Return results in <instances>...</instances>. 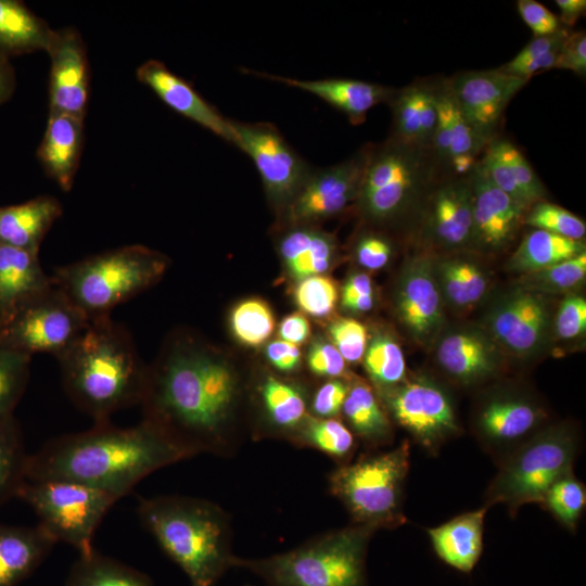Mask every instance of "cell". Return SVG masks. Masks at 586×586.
Listing matches in <instances>:
<instances>
[{"label": "cell", "instance_id": "cell-54", "mask_svg": "<svg viewBox=\"0 0 586 586\" xmlns=\"http://www.w3.org/2000/svg\"><path fill=\"white\" fill-rule=\"evenodd\" d=\"M374 290L371 278L365 272H354L342 288L343 308L354 314L370 311L374 305Z\"/></svg>", "mask_w": 586, "mask_h": 586}, {"label": "cell", "instance_id": "cell-57", "mask_svg": "<svg viewBox=\"0 0 586 586\" xmlns=\"http://www.w3.org/2000/svg\"><path fill=\"white\" fill-rule=\"evenodd\" d=\"M569 34V30L562 27L551 35L535 37L509 62L518 64L540 59L553 50L561 48Z\"/></svg>", "mask_w": 586, "mask_h": 586}, {"label": "cell", "instance_id": "cell-59", "mask_svg": "<svg viewBox=\"0 0 586 586\" xmlns=\"http://www.w3.org/2000/svg\"><path fill=\"white\" fill-rule=\"evenodd\" d=\"M280 340L301 345L310 335V323L302 313H293L282 319L278 330Z\"/></svg>", "mask_w": 586, "mask_h": 586}, {"label": "cell", "instance_id": "cell-41", "mask_svg": "<svg viewBox=\"0 0 586 586\" xmlns=\"http://www.w3.org/2000/svg\"><path fill=\"white\" fill-rule=\"evenodd\" d=\"M365 369L377 390L392 387L407 377L403 349L391 332L377 329L364 355Z\"/></svg>", "mask_w": 586, "mask_h": 586}, {"label": "cell", "instance_id": "cell-38", "mask_svg": "<svg viewBox=\"0 0 586 586\" xmlns=\"http://www.w3.org/2000/svg\"><path fill=\"white\" fill-rule=\"evenodd\" d=\"M583 252H586L584 241L533 229L524 235L509 258L507 269L525 275L568 260Z\"/></svg>", "mask_w": 586, "mask_h": 586}, {"label": "cell", "instance_id": "cell-44", "mask_svg": "<svg viewBox=\"0 0 586 586\" xmlns=\"http://www.w3.org/2000/svg\"><path fill=\"white\" fill-rule=\"evenodd\" d=\"M231 329L240 343L252 347L259 346L273 332V313L263 300H245L232 310Z\"/></svg>", "mask_w": 586, "mask_h": 586}, {"label": "cell", "instance_id": "cell-15", "mask_svg": "<svg viewBox=\"0 0 586 586\" xmlns=\"http://www.w3.org/2000/svg\"><path fill=\"white\" fill-rule=\"evenodd\" d=\"M546 419V409L528 393L500 387L477 403L473 429L485 449L501 461L543 429Z\"/></svg>", "mask_w": 586, "mask_h": 586}, {"label": "cell", "instance_id": "cell-53", "mask_svg": "<svg viewBox=\"0 0 586 586\" xmlns=\"http://www.w3.org/2000/svg\"><path fill=\"white\" fill-rule=\"evenodd\" d=\"M351 379H330L321 384L309 402V415L317 418H336L348 393Z\"/></svg>", "mask_w": 586, "mask_h": 586}, {"label": "cell", "instance_id": "cell-24", "mask_svg": "<svg viewBox=\"0 0 586 586\" xmlns=\"http://www.w3.org/2000/svg\"><path fill=\"white\" fill-rule=\"evenodd\" d=\"M244 72L311 93L345 114L353 125L362 124L367 113L380 103H387L395 91L383 85L349 78L305 80L250 69Z\"/></svg>", "mask_w": 586, "mask_h": 586}, {"label": "cell", "instance_id": "cell-35", "mask_svg": "<svg viewBox=\"0 0 586 586\" xmlns=\"http://www.w3.org/2000/svg\"><path fill=\"white\" fill-rule=\"evenodd\" d=\"M56 543L38 524L0 523V586H17L46 559Z\"/></svg>", "mask_w": 586, "mask_h": 586}, {"label": "cell", "instance_id": "cell-30", "mask_svg": "<svg viewBox=\"0 0 586 586\" xmlns=\"http://www.w3.org/2000/svg\"><path fill=\"white\" fill-rule=\"evenodd\" d=\"M52 284L39 252L0 245V322Z\"/></svg>", "mask_w": 586, "mask_h": 586}, {"label": "cell", "instance_id": "cell-13", "mask_svg": "<svg viewBox=\"0 0 586 586\" xmlns=\"http://www.w3.org/2000/svg\"><path fill=\"white\" fill-rule=\"evenodd\" d=\"M230 125L232 145L253 161L270 206L282 218L314 168L275 125L232 119Z\"/></svg>", "mask_w": 586, "mask_h": 586}, {"label": "cell", "instance_id": "cell-46", "mask_svg": "<svg viewBox=\"0 0 586 586\" xmlns=\"http://www.w3.org/2000/svg\"><path fill=\"white\" fill-rule=\"evenodd\" d=\"M31 356L0 346V417L13 415L29 380Z\"/></svg>", "mask_w": 586, "mask_h": 586}, {"label": "cell", "instance_id": "cell-26", "mask_svg": "<svg viewBox=\"0 0 586 586\" xmlns=\"http://www.w3.org/2000/svg\"><path fill=\"white\" fill-rule=\"evenodd\" d=\"M84 119L49 113L46 130L37 149L46 175L64 192L73 188L84 149Z\"/></svg>", "mask_w": 586, "mask_h": 586}, {"label": "cell", "instance_id": "cell-7", "mask_svg": "<svg viewBox=\"0 0 586 586\" xmlns=\"http://www.w3.org/2000/svg\"><path fill=\"white\" fill-rule=\"evenodd\" d=\"M168 258L144 245H126L58 267L53 282L89 318L113 308L157 282Z\"/></svg>", "mask_w": 586, "mask_h": 586}, {"label": "cell", "instance_id": "cell-6", "mask_svg": "<svg viewBox=\"0 0 586 586\" xmlns=\"http://www.w3.org/2000/svg\"><path fill=\"white\" fill-rule=\"evenodd\" d=\"M374 532L351 524L285 552L255 559L235 556L233 568L252 572L268 586H366V557Z\"/></svg>", "mask_w": 586, "mask_h": 586}, {"label": "cell", "instance_id": "cell-14", "mask_svg": "<svg viewBox=\"0 0 586 586\" xmlns=\"http://www.w3.org/2000/svg\"><path fill=\"white\" fill-rule=\"evenodd\" d=\"M552 297L513 285L489 305L482 327L504 354L518 359L538 357L552 340Z\"/></svg>", "mask_w": 586, "mask_h": 586}, {"label": "cell", "instance_id": "cell-9", "mask_svg": "<svg viewBox=\"0 0 586 586\" xmlns=\"http://www.w3.org/2000/svg\"><path fill=\"white\" fill-rule=\"evenodd\" d=\"M577 435L571 424H548L501 460L485 493V506L504 504L511 514L542 504L550 486L573 472Z\"/></svg>", "mask_w": 586, "mask_h": 586}, {"label": "cell", "instance_id": "cell-43", "mask_svg": "<svg viewBox=\"0 0 586 586\" xmlns=\"http://www.w3.org/2000/svg\"><path fill=\"white\" fill-rule=\"evenodd\" d=\"M586 277V252L534 272L521 275L515 285L553 296L573 293Z\"/></svg>", "mask_w": 586, "mask_h": 586}, {"label": "cell", "instance_id": "cell-51", "mask_svg": "<svg viewBox=\"0 0 586 586\" xmlns=\"http://www.w3.org/2000/svg\"><path fill=\"white\" fill-rule=\"evenodd\" d=\"M394 252L391 240L381 232L367 230L358 235L354 245L357 263L368 270H379L388 264Z\"/></svg>", "mask_w": 586, "mask_h": 586}, {"label": "cell", "instance_id": "cell-10", "mask_svg": "<svg viewBox=\"0 0 586 586\" xmlns=\"http://www.w3.org/2000/svg\"><path fill=\"white\" fill-rule=\"evenodd\" d=\"M16 497L38 518L55 543L74 547L79 556L94 550V533L118 498L103 491L63 480H25Z\"/></svg>", "mask_w": 586, "mask_h": 586}, {"label": "cell", "instance_id": "cell-21", "mask_svg": "<svg viewBox=\"0 0 586 586\" xmlns=\"http://www.w3.org/2000/svg\"><path fill=\"white\" fill-rule=\"evenodd\" d=\"M50 56L49 113L85 118L90 91V71L85 41L73 27L54 29L46 50Z\"/></svg>", "mask_w": 586, "mask_h": 586}, {"label": "cell", "instance_id": "cell-52", "mask_svg": "<svg viewBox=\"0 0 586 586\" xmlns=\"http://www.w3.org/2000/svg\"><path fill=\"white\" fill-rule=\"evenodd\" d=\"M309 370L318 375L329 379H351L346 361L335 346L326 340H316L307 354Z\"/></svg>", "mask_w": 586, "mask_h": 586}, {"label": "cell", "instance_id": "cell-40", "mask_svg": "<svg viewBox=\"0 0 586 586\" xmlns=\"http://www.w3.org/2000/svg\"><path fill=\"white\" fill-rule=\"evenodd\" d=\"M65 586H153V583L146 574L94 549L79 556Z\"/></svg>", "mask_w": 586, "mask_h": 586}, {"label": "cell", "instance_id": "cell-55", "mask_svg": "<svg viewBox=\"0 0 586 586\" xmlns=\"http://www.w3.org/2000/svg\"><path fill=\"white\" fill-rule=\"evenodd\" d=\"M519 14L533 31L534 37L551 35L562 28L558 17L542 3L534 0H519Z\"/></svg>", "mask_w": 586, "mask_h": 586}, {"label": "cell", "instance_id": "cell-47", "mask_svg": "<svg viewBox=\"0 0 586 586\" xmlns=\"http://www.w3.org/2000/svg\"><path fill=\"white\" fill-rule=\"evenodd\" d=\"M523 225L576 241H583L586 234L584 220L547 200L539 201L527 209Z\"/></svg>", "mask_w": 586, "mask_h": 586}, {"label": "cell", "instance_id": "cell-3", "mask_svg": "<svg viewBox=\"0 0 586 586\" xmlns=\"http://www.w3.org/2000/svg\"><path fill=\"white\" fill-rule=\"evenodd\" d=\"M55 358L66 394L94 423L107 422L115 411L140 405L148 367L126 328L111 316L90 320Z\"/></svg>", "mask_w": 586, "mask_h": 586}, {"label": "cell", "instance_id": "cell-49", "mask_svg": "<svg viewBox=\"0 0 586 586\" xmlns=\"http://www.w3.org/2000/svg\"><path fill=\"white\" fill-rule=\"evenodd\" d=\"M586 301L576 293L566 294L555 310L552 339L571 342L585 335Z\"/></svg>", "mask_w": 586, "mask_h": 586}, {"label": "cell", "instance_id": "cell-61", "mask_svg": "<svg viewBox=\"0 0 586 586\" xmlns=\"http://www.w3.org/2000/svg\"><path fill=\"white\" fill-rule=\"evenodd\" d=\"M15 89V73L10 59L0 55V105L11 98Z\"/></svg>", "mask_w": 586, "mask_h": 586}, {"label": "cell", "instance_id": "cell-58", "mask_svg": "<svg viewBox=\"0 0 586 586\" xmlns=\"http://www.w3.org/2000/svg\"><path fill=\"white\" fill-rule=\"evenodd\" d=\"M269 364L280 372L292 373L301 365V349L297 345L283 340H276L266 347Z\"/></svg>", "mask_w": 586, "mask_h": 586}, {"label": "cell", "instance_id": "cell-17", "mask_svg": "<svg viewBox=\"0 0 586 586\" xmlns=\"http://www.w3.org/2000/svg\"><path fill=\"white\" fill-rule=\"evenodd\" d=\"M434 254L410 256L396 280L393 305L397 320L418 345L435 343L445 323V304L435 278Z\"/></svg>", "mask_w": 586, "mask_h": 586}, {"label": "cell", "instance_id": "cell-23", "mask_svg": "<svg viewBox=\"0 0 586 586\" xmlns=\"http://www.w3.org/2000/svg\"><path fill=\"white\" fill-rule=\"evenodd\" d=\"M136 77L169 109L232 144L230 119L163 62L153 59L145 61L137 68Z\"/></svg>", "mask_w": 586, "mask_h": 586}, {"label": "cell", "instance_id": "cell-34", "mask_svg": "<svg viewBox=\"0 0 586 586\" xmlns=\"http://www.w3.org/2000/svg\"><path fill=\"white\" fill-rule=\"evenodd\" d=\"M285 227L278 250L290 276L302 280L327 272L336 258L335 238L316 226Z\"/></svg>", "mask_w": 586, "mask_h": 586}, {"label": "cell", "instance_id": "cell-32", "mask_svg": "<svg viewBox=\"0 0 586 586\" xmlns=\"http://www.w3.org/2000/svg\"><path fill=\"white\" fill-rule=\"evenodd\" d=\"M62 214L60 201L51 195L0 206V245L39 252L46 234Z\"/></svg>", "mask_w": 586, "mask_h": 586}, {"label": "cell", "instance_id": "cell-20", "mask_svg": "<svg viewBox=\"0 0 586 586\" xmlns=\"http://www.w3.org/2000/svg\"><path fill=\"white\" fill-rule=\"evenodd\" d=\"M434 344L438 367L458 385L483 384L504 368V352L482 326L449 328L441 332Z\"/></svg>", "mask_w": 586, "mask_h": 586}, {"label": "cell", "instance_id": "cell-56", "mask_svg": "<svg viewBox=\"0 0 586 586\" xmlns=\"http://www.w3.org/2000/svg\"><path fill=\"white\" fill-rule=\"evenodd\" d=\"M558 69H568L577 75L586 74V34L576 31L569 34L563 42L556 66Z\"/></svg>", "mask_w": 586, "mask_h": 586}, {"label": "cell", "instance_id": "cell-37", "mask_svg": "<svg viewBox=\"0 0 586 586\" xmlns=\"http://www.w3.org/2000/svg\"><path fill=\"white\" fill-rule=\"evenodd\" d=\"M54 29L17 0H0V55L46 51Z\"/></svg>", "mask_w": 586, "mask_h": 586}, {"label": "cell", "instance_id": "cell-11", "mask_svg": "<svg viewBox=\"0 0 586 586\" xmlns=\"http://www.w3.org/2000/svg\"><path fill=\"white\" fill-rule=\"evenodd\" d=\"M89 318L53 282L0 322V346L27 355L65 351L89 324Z\"/></svg>", "mask_w": 586, "mask_h": 586}, {"label": "cell", "instance_id": "cell-2", "mask_svg": "<svg viewBox=\"0 0 586 586\" xmlns=\"http://www.w3.org/2000/svg\"><path fill=\"white\" fill-rule=\"evenodd\" d=\"M189 458L143 420L130 428L99 422L55 437L29 455L25 480L76 482L120 499L149 474Z\"/></svg>", "mask_w": 586, "mask_h": 586}, {"label": "cell", "instance_id": "cell-18", "mask_svg": "<svg viewBox=\"0 0 586 586\" xmlns=\"http://www.w3.org/2000/svg\"><path fill=\"white\" fill-rule=\"evenodd\" d=\"M472 191L469 177L449 176L431 191L419 220L426 249L446 253L470 251Z\"/></svg>", "mask_w": 586, "mask_h": 586}, {"label": "cell", "instance_id": "cell-4", "mask_svg": "<svg viewBox=\"0 0 586 586\" xmlns=\"http://www.w3.org/2000/svg\"><path fill=\"white\" fill-rule=\"evenodd\" d=\"M139 518L163 551L183 571L190 586H214L233 568L229 514L195 497L141 498Z\"/></svg>", "mask_w": 586, "mask_h": 586}, {"label": "cell", "instance_id": "cell-33", "mask_svg": "<svg viewBox=\"0 0 586 586\" xmlns=\"http://www.w3.org/2000/svg\"><path fill=\"white\" fill-rule=\"evenodd\" d=\"M488 507L459 514L449 521L428 528L433 549L449 566L469 573L477 563L483 549L484 519Z\"/></svg>", "mask_w": 586, "mask_h": 586}, {"label": "cell", "instance_id": "cell-8", "mask_svg": "<svg viewBox=\"0 0 586 586\" xmlns=\"http://www.w3.org/2000/svg\"><path fill=\"white\" fill-rule=\"evenodd\" d=\"M409 464L410 445L404 441L337 464L328 475V489L343 504L352 524L396 528L407 521L403 501Z\"/></svg>", "mask_w": 586, "mask_h": 586}, {"label": "cell", "instance_id": "cell-45", "mask_svg": "<svg viewBox=\"0 0 586 586\" xmlns=\"http://www.w3.org/2000/svg\"><path fill=\"white\" fill-rule=\"evenodd\" d=\"M542 505L568 530L574 531L586 505L585 485L573 472L557 480L546 493Z\"/></svg>", "mask_w": 586, "mask_h": 586}, {"label": "cell", "instance_id": "cell-5", "mask_svg": "<svg viewBox=\"0 0 586 586\" xmlns=\"http://www.w3.org/2000/svg\"><path fill=\"white\" fill-rule=\"evenodd\" d=\"M442 170L432 150L387 138L370 144L355 207L369 226L391 228L422 215Z\"/></svg>", "mask_w": 586, "mask_h": 586}, {"label": "cell", "instance_id": "cell-39", "mask_svg": "<svg viewBox=\"0 0 586 586\" xmlns=\"http://www.w3.org/2000/svg\"><path fill=\"white\" fill-rule=\"evenodd\" d=\"M298 447L316 449L337 464L352 460L357 449V438L337 418L308 416L289 441Z\"/></svg>", "mask_w": 586, "mask_h": 586}, {"label": "cell", "instance_id": "cell-31", "mask_svg": "<svg viewBox=\"0 0 586 586\" xmlns=\"http://www.w3.org/2000/svg\"><path fill=\"white\" fill-rule=\"evenodd\" d=\"M433 267L445 307L457 313L471 310L489 290L491 273L474 257L460 252L434 255Z\"/></svg>", "mask_w": 586, "mask_h": 586}, {"label": "cell", "instance_id": "cell-25", "mask_svg": "<svg viewBox=\"0 0 586 586\" xmlns=\"http://www.w3.org/2000/svg\"><path fill=\"white\" fill-rule=\"evenodd\" d=\"M259 407V428L255 438L279 437L290 441L309 416V400L305 388L284 379L268 374L256 386Z\"/></svg>", "mask_w": 586, "mask_h": 586}, {"label": "cell", "instance_id": "cell-19", "mask_svg": "<svg viewBox=\"0 0 586 586\" xmlns=\"http://www.w3.org/2000/svg\"><path fill=\"white\" fill-rule=\"evenodd\" d=\"M468 177L473 219L470 251L500 254L515 240L527 208L496 187L479 161Z\"/></svg>", "mask_w": 586, "mask_h": 586}, {"label": "cell", "instance_id": "cell-22", "mask_svg": "<svg viewBox=\"0 0 586 586\" xmlns=\"http://www.w3.org/2000/svg\"><path fill=\"white\" fill-rule=\"evenodd\" d=\"M528 80L498 68L469 71L448 80L457 105L468 122L489 139L510 100Z\"/></svg>", "mask_w": 586, "mask_h": 586}, {"label": "cell", "instance_id": "cell-50", "mask_svg": "<svg viewBox=\"0 0 586 586\" xmlns=\"http://www.w3.org/2000/svg\"><path fill=\"white\" fill-rule=\"evenodd\" d=\"M331 343L346 362L357 364L365 355L368 331L365 324L353 318H340L329 326Z\"/></svg>", "mask_w": 586, "mask_h": 586}, {"label": "cell", "instance_id": "cell-12", "mask_svg": "<svg viewBox=\"0 0 586 586\" xmlns=\"http://www.w3.org/2000/svg\"><path fill=\"white\" fill-rule=\"evenodd\" d=\"M375 392L391 421L432 454L460 433L450 395L426 374L407 375L400 383Z\"/></svg>", "mask_w": 586, "mask_h": 586}, {"label": "cell", "instance_id": "cell-27", "mask_svg": "<svg viewBox=\"0 0 586 586\" xmlns=\"http://www.w3.org/2000/svg\"><path fill=\"white\" fill-rule=\"evenodd\" d=\"M489 180L525 208L544 201L547 191L534 169L509 140L494 138L479 160Z\"/></svg>", "mask_w": 586, "mask_h": 586}, {"label": "cell", "instance_id": "cell-28", "mask_svg": "<svg viewBox=\"0 0 586 586\" xmlns=\"http://www.w3.org/2000/svg\"><path fill=\"white\" fill-rule=\"evenodd\" d=\"M435 84L416 81L395 89L387 102L393 117L388 138L432 150L437 119Z\"/></svg>", "mask_w": 586, "mask_h": 586}, {"label": "cell", "instance_id": "cell-16", "mask_svg": "<svg viewBox=\"0 0 586 586\" xmlns=\"http://www.w3.org/2000/svg\"><path fill=\"white\" fill-rule=\"evenodd\" d=\"M370 144L348 158L314 168L303 188L292 201L282 219L284 226L308 225L335 217L355 205L359 194Z\"/></svg>", "mask_w": 586, "mask_h": 586}, {"label": "cell", "instance_id": "cell-1", "mask_svg": "<svg viewBox=\"0 0 586 586\" xmlns=\"http://www.w3.org/2000/svg\"><path fill=\"white\" fill-rule=\"evenodd\" d=\"M242 384L225 358L191 342H176L148 368L140 405L150 423L190 458L230 457L240 445L237 417Z\"/></svg>", "mask_w": 586, "mask_h": 586}, {"label": "cell", "instance_id": "cell-60", "mask_svg": "<svg viewBox=\"0 0 586 586\" xmlns=\"http://www.w3.org/2000/svg\"><path fill=\"white\" fill-rule=\"evenodd\" d=\"M556 4L560 10V24L573 26L586 11L585 0H557Z\"/></svg>", "mask_w": 586, "mask_h": 586}, {"label": "cell", "instance_id": "cell-36", "mask_svg": "<svg viewBox=\"0 0 586 586\" xmlns=\"http://www.w3.org/2000/svg\"><path fill=\"white\" fill-rule=\"evenodd\" d=\"M341 413L356 438L368 447H381L393 441L392 421L377 392L366 382L351 379Z\"/></svg>", "mask_w": 586, "mask_h": 586}, {"label": "cell", "instance_id": "cell-48", "mask_svg": "<svg viewBox=\"0 0 586 586\" xmlns=\"http://www.w3.org/2000/svg\"><path fill=\"white\" fill-rule=\"evenodd\" d=\"M339 291L335 282L327 276H311L300 280L294 291V300L302 311L324 318L335 308Z\"/></svg>", "mask_w": 586, "mask_h": 586}, {"label": "cell", "instance_id": "cell-62", "mask_svg": "<svg viewBox=\"0 0 586 586\" xmlns=\"http://www.w3.org/2000/svg\"><path fill=\"white\" fill-rule=\"evenodd\" d=\"M247 586H251V585H247Z\"/></svg>", "mask_w": 586, "mask_h": 586}, {"label": "cell", "instance_id": "cell-29", "mask_svg": "<svg viewBox=\"0 0 586 586\" xmlns=\"http://www.w3.org/2000/svg\"><path fill=\"white\" fill-rule=\"evenodd\" d=\"M435 98L437 119L431 149L441 169L446 170L449 162L457 157L477 158L492 139L475 129L463 116L448 80L435 84Z\"/></svg>", "mask_w": 586, "mask_h": 586}, {"label": "cell", "instance_id": "cell-42", "mask_svg": "<svg viewBox=\"0 0 586 586\" xmlns=\"http://www.w3.org/2000/svg\"><path fill=\"white\" fill-rule=\"evenodd\" d=\"M28 454L13 415L0 417V506L16 494L26 479Z\"/></svg>", "mask_w": 586, "mask_h": 586}]
</instances>
